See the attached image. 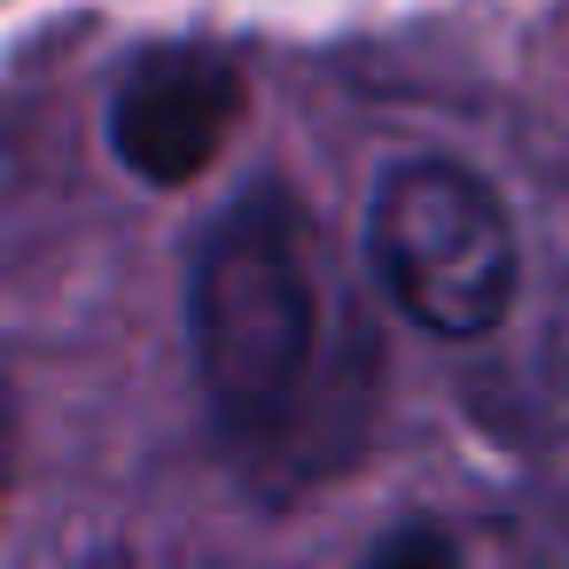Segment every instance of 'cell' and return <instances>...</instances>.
<instances>
[{
    "instance_id": "6da1fadb",
    "label": "cell",
    "mask_w": 569,
    "mask_h": 569,
    "mask_svg": "<svg viewBox=\"0 0 569 569\" xmlns=\"http://www.w3.org/2000/svg\"><path fill=\"white\" fill-rule=\"evenodd\" d=\"M188 343L219 445L266 491L336 476L375 421V359L289 188L227 203L188 273Z\"/></svg>"
},
{
    "instance_id": "7a4b0ae2",
    "label": "cell",
    "mask_w": 569,
    "mask_h": 569,
    "mask_svg": "<svg viewBox=\"0 0 569 569\" xmlns=\"http://www.w3.org/2000/svg\"><path fill=\"white\" fill-rule=\"evenodd\" d=\"M367 258L390 305L445 343L491 336L522 273L507 203L491 196V180H476L452 157H406L382 172L367 203Z\"/></svg>"
},
{
    "instance_id": "3957f363",
    "label": "cell",
    "mask_w": 569,
    "mask_h": 569,
    "mask_svg": "<svg viewBox=\"0 0 569 569\" xmlns=\"http://www.w3.org/2000/svg\"><path fill=\"white\" fill-rule=\"evenodd\" d=\"M250 110V79L227 48H149L110 94V157L149 188H188L219 164Z\"/></svg>"
},
{
    "instance_id": "277c9868",
    "label": "cell",
    "mask_w": 569,
    "mask_h": 569,
    "mask_svg": "<svg viewBox=\"0 0 569 569\" xmlns=\"http://www.w3.org/2000/svg\"><path fill=\"white\" fill-rule=\"evenodd\" d=\"M359 569H460V546H452V530H437V522H406V530H390Z\"/></svg>"
}]
</instances>
